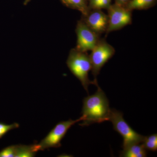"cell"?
Here are the masks:
<instances>
[{"label": "cell", "mask_w": 157, "mask_h": 157, "mask_svg": "<svg viewBox=\"0 0 157 157\" xmlns=\"http://www.w3.org/2000/svg\"><path fill=\"white\" fill-rule=\"evenodd\" d=\"M67 64L71 73L80 81L87 93L90 85L94 84L99 87L98 82L91 81L89 78L88 73L91 70V64L90 56L86 52L73 48L70 51Z\"/></svg>", "instance_id": "2"}, {"label": "cell", "mask_w": 157, "mask_h": 157, "mask_svg": "<svg viewBox=\"0 0 157 157\" xmlns=\"http://www.w3.org/2000/svg\"><path fill=\"white\" fill-rule=\"evenodd\" d=\"M31 1V0H25L24 2V5L25 6H26V5H27V4H28Z\"/></svg>", "instance_id": "17"}, {"label": "cell", "mask_w": 157, "mask_h": 157, "mask_svg": "<svg viewBox=\"0 0 157 157\" xmlns=\"http://www.w3.org/2000/svg\"><path fill=\"white\" fill-rule=\"evenodd\" d=\"M115 52L113 47L105 40H99L95 47L92 50L90 58L91 64V71L95 81L101 68L112 57Z\"/></svg>", "instance_id": "4"}, {"label": "cell", "mask_w": 157, "mask_h": 157, "mask_svg": "<svg viewBox=\"0 0 157 157\" xmlns=\"http://www.w3.org/2000/svg\"><path fill=\"white\" fill-rule=\"evenodd\" d=\"M109 121L112 122L113 129L123 138V148L143 142L144 136L137 133L129 126L124 119L122 113L111 109Z\"/></svg>", "instance_id": "3"}, {"label": "cell", "mask_w": 157, "mask_h": 157, "mask_svg": "<svg viewBox=\"0 0 157 157\" xmlns=\"http://www.w3.org/2000/svg\"><path fill=\"white\" fill-rule=\"evenodd\" d=\"M62 3L70 9L80 11L83 16L87 15L90 11L86 0H61Z\"/></svg>", "instance_id": "11"}, {"label": "cell", "mask_w": 157, "mask_h": 157, "mask_svg": "<svg viewBox=\"0 0 157 157\" xmlns=\"http://www.w3.org/2000/svg\"><path fill=\"white\" fill-rule=\"evenodd\" d=\"M40 150L39 144L11 145L0 151V157H31L35 156Z\"/></svg>", "instance_id": "9"}, {"label": "cell", "mask_w": 157, "mask_h": 157, "mask_svg": "<svg viewBox=\"0 0 157 157\" xmlns=\"http://www.w3.org/2000/svg\"><path fill=\"white\" fill-rule=\"evenodd\" d=\"M112 0H89V8L90 10L108 9L111 6Z\"/></svg>", "instance_id": "14"}, {"label": "cell", "mask_w": 157, "mask_h": 157, "mask_svg": "<svg viewBox=\"0 0 157 157\" xmlns=\"http://www.w3.org/2000/svg\"><path fill=\"white\" fill-rule=\"evenodd\" d=\"M108 10V24L106 33L121 29L132 23L131 11L125 6L115 4L109 6Z\"/></svg>", "instance_id": "6"}, {"label": "cell", "mask_w": 157, "mask_h": 157, "mask_svg": "<svg viewBox=\"0 0 157 157\" xmlns=\"http://www.w3.org/2000/svg\"><path fill=\"white\" fill-rule=\"evenodd\" d=\"M156 2V0H130L125 7L131 11L133 10H144L154 6Z\"/></svg>", "instance_id": "12"}, {"label": "cell", "mask_w": 157, "mask_h": 157, "mask_svg": "<svg viewBox=\"0 0 157 157\" xmlns=\"http://www.w3.org/2000/svg\"><path fill=\"white\" fill-rule=\"evenodd\" d=\"M82 20L86 25L96 33L106 32L108 24V15L101 10H92Z\"/></svg>", "instance_id": "8"}, {"label": "cell", "mask_w": 157, "mask_h": 157, "mask_svg": "<svg viewBox=\"0 0 157 157\" xmlns=\"http://www.w3.org/2000/svg\"><path fill=\"white\" fill-rule=\"evenodd\" d=\"M111 109L107 96L100 86L94 94L84 98L82 111L81 126L109 120Z\"/></svg>", "instance_id": "1"}, {"label": "cell", "mask_w": 157, "mask_h": 157, "mask_svg": "<svg viewBox=\"0 0 157 157\" xmlns=\"http://www.w3.org/2000/svg\"><path fill=\"white\" fill-rule=\"evenodd\" d=\"M76 33L77 36L76 48L82 52L92 50L100 40L99 35L91 29L82 20L77 22Z\"/></svg>", "instance_id": "7"}, {"label": "cell", "mask_w": 157, "mask_h": 157, "mask_svg": "<svg viewBox=\"0 0 157 157\" xmlns=\"http://www.w3.org/2000/svg\"><path fill=\"white\" fill-rule=\"evenodd\" d=\"M130 0H115L116 4L120 6H125Z\"/></svg>", "instance_id": "16"}, {"label": "cell", "mask_w": 157, "mask_h": 157, "mask_svg": "<svg viewBox=\"0 0 157 157\" xmlns=\"http://www.w3.org/2000/svg\"><path fill=\"white\" fill-rule=\"evenodd\" d=\"M142 144L146 150L156 151L157 150V135L153 134L144 137Z\"/></svg>", "instance_id": "13"}, {"label": "cell", "mask_w": 157, "mask_h": 157, "mask_svg": "<svg viewBox=\"0 0 157 157\" xmlns=\"http://www.w3.org/2000/svg\"><path fill=\"white\" fill-rule=\"evenodd\" d=\"M147 152L143 144H135L123 148L121 152L120 156L123 157H145Z\"/></svg>", "instance_id": "10"}, {"label": "cell", "mask_w": 157, "mask_h": 157, "mask_svg": "<svg viewBox=\"0 0 157 157\" xmlns=\"http://www.w3.org/2000/svg\"><path fill=\"white\" fill-rule=\"evenodd\" d=\"M82 120L81 117L76 120H69L60 122L57 124L39 144L40 150H44L46 149L52 147H60L61 145V142L62 139L65 137L69 129L76 123L82 121Z\"/></svg>", "instance_id": "5"}, {"label": "cell", "mask_w": 157, "mask_h": 157, "mask_svg": "<svg viewBox=\"0 0 157 157\" xmlns=\"http://www.w3.org/2000/svg\"><path fill=\"white\" fill-rule=\"evenodd\" d=\"M19 124L17 123H14L11 124H6L0 123V139L4 137L9 131L13 129L19 128Z\"/></svg>", "instance_id": "15"}]
</instances>
